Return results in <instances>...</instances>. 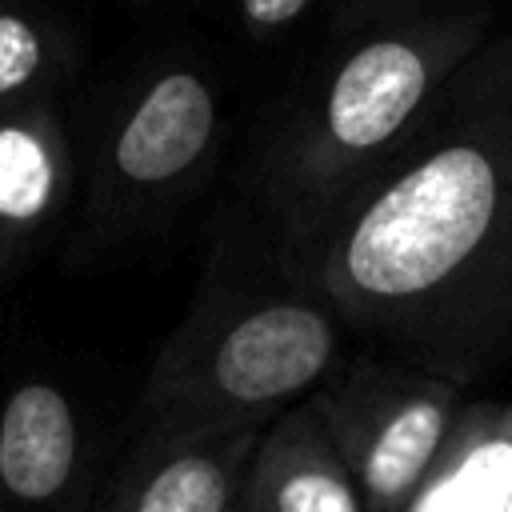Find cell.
Masks as SVG:
<instances>
[{
	"instance_id": "11",
	"label": "cell",
	"mask_w": 512,
	"mask_h": 512,
	"mask_svg": "<svg viewBox=\"0 0 512 512\" xmlns=\"http://www.w3.org/2000/svg\"><path fill=\"white\" fill-rule=\"evenodd\" d=\"M60 68L56 32L24 4L0 0V116L52 100V80Z\"/></svg>"
},
{
	"instance_id": "7",
	"label": "cell",
	"mask_w": 512,
	"mask_h": 512,
	"mask_svg": "<svg viewBox=\"0 0 512 512\" xmlns=\"http://www.w3.org/2000/svg\"><path fill=\"white\" fill-rule=\"evenodd\" d=\"M72 192V148L56 100L0 116V284L56 228Z\"/></svg>"
},
{
	"instance_id": "13",
	"label": "cell",
	"mask_w": 512,
	"mask_h": 512,
	"mask_svg": "<svg viewBox=\"0 0 512 512\" xmlns=\"http://www.w3.org/2000/svg\"><path fill=\"white\" fill-rule=\"evenodd\" d=\"M236 8H240V20L248 32L276 36L284 28H296L316 8V0H236Z\"/></svg>"
},
{
	"instance_id": "12",
	"label": "cell",
	"mask_w": 512,
	"mask_h": 512,
	"mask_svg": "<svg viewBox=\"0 0 512 512\" xmlns=\"http://www.w3.org/2000/svg\"><path fill=\"white\" fill-rule=\"evenodd\" d=\"M456 8H476V0H332V24L352 36L376 24H396V20L456 12Z\"/></svg>"
},
{
	"instance_id": "9",
	"label": "cell",
	"mask_w": 512,
	"mask_h": 512,
	"mask_svg": "<svg viewBox=\"0 0 512 512\" xmlns=\"http://www.w3.org/2000/svg\"><path fill=\"white\" fill-rule=\"evenodd\" d=\"M80 464L72 400L48 380L16 384L0 404V504L32 512L56 504Z\"/></svg>"
},
{
	"instance_id": "6",
	"label": "cell",
	"mask_w": 512,
	"mask_h": 512,
	"mask_svg": "<svg viewBox=\"0 0 512 512\" xmlns=\"http://www.w3.org/2000/svg\"><path fill=\"white\" fill-rule=\"evenodd\" d=\"M264 428L220 436L144 432L120 484L96 512H236Z\"/></svg>"
},
{
	"instance_id": "10",
	"label": "cell",
	"mask_w": 512,
	"mask_h": 512,
	"mask_svg": "<svg viewBox=\"0 0 512 512\" xmlns=\"http://www.w3.org/2000/svg\"><path fill=\"white\" fill-rule=\"evenodd\" d=\"M512 496V404H468L408 512H504Z\"/></svg>"
},
{
	"instance_id": "2",
	"label": "cell",
	"mask_w": 512,
	"mask_h": 512,
	"mask_svg": "<svg viewBox=\"0 0 512 512\" xmlns=\"http://www.w3.org/2000/svg\"><path fill=\"white\" fill-rule=\"evenodd\" d=\"M484 40L480 4L352 32L272 124L244 200L300 276L316 284L340 224L400 160L440 88Z\"/></svg>"
},
{
	"instance_id": "4",
	"label": "cell",
	"mask_w": 512,
	"mask_h": 512,
	"mask_svg": "<svg viewBox=\"0 0 512 512\" xmlns=\"http://www.w3.org/2000/svg\"><path fill=\"white\" fill-rule=\"evenodd\" d=\"M220 136L216 84L192 64L156 68L100 144L88 196L92 240L116 244L164 220L208 176Z\"/></svg>"
},
{
	"instance_id": "8",
	"label": "cell",
	"mask_w": 512,
	"mask_h": 512,
	"mask_svg": "<svg viewBox=\"0 0 512 512\" xmlns=\"http://www.w3.org/2000/svg\"><path fill=\"white\" fill-rule=\"evenodd\" d=\"M236 512H364L316 400L296 404L264 432Z\"/></svg>"
},
{
	"instance_id": "3",
	"label": "cell",
	"mask_w": 512,
	"mask_h": 512,
	"mask_svg": "<svg viewBox=\"0 0 512 512\" xmlns=\"http://www.w3.org/2000/svg\"><path fill=\"white\" fill-rule=\"evenodd\" d=\"M340 328L324 292L288 264L256 208L240 200L216 224L192 308L152 364L140 400L144 432L264 428L332 372Z\"/></svg>"
},
{
	"instance_id": "1",
	"label": "cell",
	"mask_w": 512,
	"mask_h": 512,
	"mask_svg": "<svg viewBox=\"0 0 512 512\" xmlns=\"http://www.w3.org/2000/svg\"><path fill=\"white\" fill-rule=\"evenodd\" d=\"M336 320L464 384L512 360V28L432 112L316 264Z\"/></svg>"
},
{
	"instance_id": "14",
	"label": "cell",
	"mask_w": 512,
	"mask_h": 512,
	"mask_svg": "<svg viewBox=\"0 0 512 512\" xmlns=\"http://www.w3.org/2000/svg\"><path fill=\"white\" fill-rule=\"evenodd\" d=\"M504 512H512V496H508V508H504Z\"/></svg>"
},
{
	"instance_id": "5",
	"label": "cell",
	"mask_w": 512,
	"mask_h": 512,
	"mask_svg": "<svg viewBox=\"0 0 512 512\" xmlns=\"http://www.w3.org/2000/svg\"><path fill=\"white\" fill-rule=\"evenodd\" d=\"M316 408L356 480L364 512H408L464 416L460 384L412 364H356Z\"/></svg>"
}]
</instances>
